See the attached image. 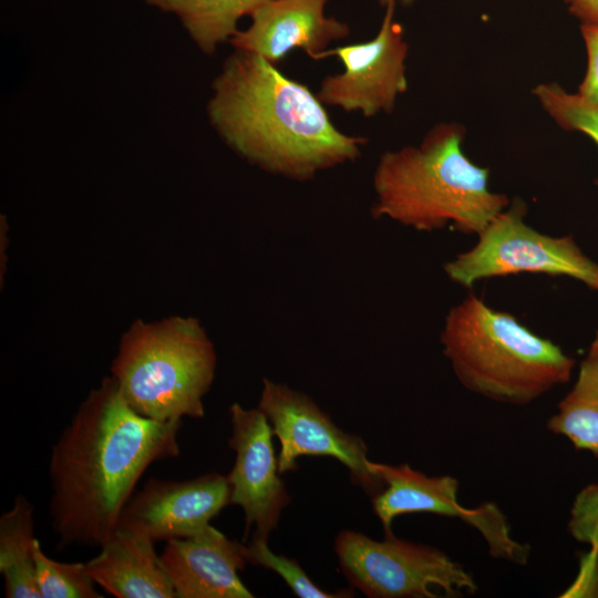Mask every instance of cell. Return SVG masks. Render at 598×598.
Segmentation results:
<instances>
[{"instance_id":"cell-2","label":"cell","mask_w":598,"mask_h":598,"mask_svg":"<svg viewBox=\"0 0 598 598\" xmlns=\"http://www.w3.org/2000/svg\"><path fill=\"white\" fill-rule=\"evenodd\" d=\"M208 116L224 141L261 169L295 181L352 162L367 143L341 132L308 86L241 50L213 83Z\"/></svg>"},{"instance_id":"cell-4","label":"cell","mask_w":598,"mask_h":598,"mask_svg":"<svg viewBox=\"0 0 598 598\" xmlns=\"http://www.w3.org/2000/svg\"><path fill=\"white\" fill-rule=\"evenodd\" d=\"M441 344L463 386L506 404L535 401L568 382L575 367L560 347L474 295L448 310Z\"/></svg>"},{"instance_id":"cell-27","label":"cell","mask_w":598,"mask_h":598,"mask_svg":"<svg viewBox=\"0 0 598 598\" xmlns=\"http://www.w3.org/2000/svg\"><path fill=\"white\" fill-rule=\"evenodd\" d=\"M589 354L598 355V331L596 333V337L594 341L591 342V346L589 348Z\"/></svg>"},{"instance_id":"cell-12","label":"cell","mask_w":598,"mask_h":598,"mask_svg":"<svg viewBox=\"0 0 598 598\" xmlns=\"http://www.w3.org/2000/svg\"><path fill=\"white\" fill-rule=\"evenodd\" d=\"M230 502L227 476L208 473L186 481L152 477L131 497L117 527L154 543L193 536Z\"/></svg>"},{"instance_id":"cell-26","label":"cell","mask_w":598,"mask_h":598,"mask_svg":"<svg viewBox=\"0 0 598 598\" xmlns=\"http://www.w3.org/2000/svg\"><path fill=\"white\" fill-rule=\"evenodd\" d=\"M415 1L416 0H379V3L383 7H385L390 2H393L396 6L409 7L413 4Z\"/></svg>"},{"instance_id":"cell-15","label":"cell","mask_w":598,"mask_h":598,"mask_svg":"<svg viewBox=\"0 0 598 598\" xmlns=\"http://www.w3.org/2000/svg\"><path fill=\"white\" fill-rule=\"evenodd\" d=\"M154 544L140 533L117 527L101 551L84 563L85 570L117 598H176Z\"/></svg>"},{"instance_id":"cell-6","label":"cell","mask_w":598,"mask_h":598,"mask_svg":"<svg viewBox=\"0 0 598 598\" xmlns=\"http://www.w3.org/2000/svg\"><path fill=\"white\" fill-rule=\"evenodd\" d=\"M341 570L370 598H435L431 587L448 597L474 594L471 574L442 550L384 533L377 540L360 532L341 530L334 539Z\"/></svg>"},{"instance_id":"cell-7","label":"cell","mask_w":598,"mask_h":598,"mask_svg":"<svg viewBox=\"0 0 598 598\" xmlns=\"http://www.w3.org/2000/svg\"><path fill=\"white\" fill-rule=\"evenodd\" d=\"M526 206L516 200L477 235V243L444 265L447 277L465 288L475 282L517 274L577 279L598 291V264L573 237L545 235L528 226Z\"/></svg>"},{"instance_id":"cell-21","label":"cell","mask_w":598,"mask_h":598,"mask_svg":"<svg viewBox=\"0 0 598 598\" xmlns=\"http://www.w3.org/2000/svg\"><path fill=\"white\" fill-rule=\"evenodd\" d=\"M247 563L274 570L290 589L300 598H337L350 597V590L328 592L320 589L301 568L296 559L275 554L268 546V538L252 535L250 543L245 546Z\"/></svg>"},{"instance_id":"cell-9","label":"cell","mask_w":598,"mask_h":598,"mask_svg":"<svg viewBox=\"0 0 598 598\" xmlns=\"http://www.w3.org/2000/svg\"><path fill=\"white\" fill-rule=\"evenodd\" d=\"M370 471L384 484L372 496V508L384 533H392L395 517L429 513L462 519L484 538L492 557L516 560L524 544L514 539L505 514L495 503L466 508L457 501L458 481L450 475L427 476L408 464L389 465L369 462Z\"/></svg>"},{"instance_id":"cell-25","label":"cell","mask_w":598,"mask_h":598,"mask_svg":"<svg viewBox=\"0 0 598 598\" xmlns=\"http://www.w3.org/2000/svg\"><path fill=\"white\" fill-rule=\"evenodd\" d=\"M569 13L581 23H598V0H565Z\"/></svg>"},{"instance_id":"cell-8","label":"cell","mask_w":598,"mask_h":598,"mask_svg":"<svg viewBox=\"0 0 598 598\" xmlns=\"http://www.w3.org/2000/svg\"><path fill=\"white\" fill-rule=\"evenodd\" d=\"M257 408L280 443V474L296 471L300 456H330L343 464L352 483L371 497L383 489V482L369 468L368 446L362 437L341 430L309 395L264 379Z\"/></svg>"},{"instance_id":"cell-10","label":"cell","mask_w":598,"mask_h":598,"mask_svg":"<svg viewBox=\"0 0 598 598\" xmlns=\"http://www.w3.org/2000/svg\"><path fill=\"white\" fill-rule=\"evenodd\" d=\"M396 4L385 6L378 34L367 41L328 49L320 59L337 56L343 71L328 75L317 93L327 105L370 117L391 112L398 96L408 89L405 60L408 43L402 25L394 20Z\"/></svg>"},{"instance_id":"cell-22","label":"cell","mask_w":598,"mask_h":598,"mask_svg":"<svg viewBox=\"0 0 598 598\" xmlns=\"http://www.w3.org/2000/svg\"><path fill=\"white\" fill-rule=\"evenodd\" d=\"M568 532L577 542L598 549V484L588 485L576 495Z\"/></svg>"},{"instance_id":"cell-17","label":"cell","mask_w":598,"mask_h":598,"mask_svg":"<svg viewBox=\"0 0 598 598\" xmlns=\"http://www.w3.org/2000/svg\"><path fill=\"white\" fill-rule=\"evenodd\" d=\"M176 14L197 47L207 54L239 31L240 18L251 16L270 0H143Z\"/></svg>"},{"instance_id":"cell-3","label":"cell","mask_w":598,"mask_h":598,"mask_svg":"<svg viewBox=\"0 0 598 598\" xmlns=\"http://www.w3.org/2000/svg\"><path fill=\"white\" fill-rule=\"evenodd\" d=\"M457 123L433 127L417 146L384 153L375 167L372 215L419 231L451 225L481 234L509 206L506 195L488 187L489 172L463 152Z\"/></svg>"},{"instance_id":"cell-16","label":"cell","mask_w":598,"mask_h":598,"mask_svg":"<svg viewBox=\"0 0 598 598\" xmlns=\"http://www.w3.org/2000/svg\"><path fill=\"white\" fill-rule=\"evenodd\" d=\"M34 506L23 495L0 517V573L7 598H41L34 563Z\"/></svg>"},{"instance_id":"cell-19","label":"cell","mask_w":598,"mask_h":598,"mask_svg":"<svg viewBox=\"0 0 598 598\" xmlns=\"http://www.w3.org/2000/svg\"><path fill=\"white\" fill-rule=\"evenodd\" d=\"M34 563L41 598H102L84 563H61L48 557L35 540Z\"/></svg>"},{"instance_id":"cell-11","label":"cell","mask_w":598,"mask_h":598,"mask_svg":"<svg viewBox=\"0 0 598 598\" xmlns=\"http://www.w3.org/2000/svg\"><path fill=\"white\" fill-rule=\"evenodd\" d=\"M229 411L231 435L228 444L236 454L227 475L229 504L240 506L244 512V537L254 527V535L268 538L277 528L281 512L290 503L280 477L272 443L274 431L258 408L245 409L234 403Z\"/></svg>"},{"instance_id":"cell-24","label":"cell","mask_w":598,"mask_h":598,"mask_svg":"<svg viewBox=\"0 0 598 598\" xmlns=\"http://www.w3.org/2000/svg\"><path fill=\"white\" fill-rule=\"evenodd\" d=\"M564 594L563 597L598 596V549L590 548L581 558L578 578Z\"/></svg>"},{"instance_id":"cell-5","label":"cell","mask_w":598,"mask_h":598,"mask_svg":"<svg viewBox=\"0 0 598 598\" xmlns=\"http://www.w3.org/2000/svg\"><path fill=\"white\" fill-rule=\"evenodd\" d=\"M216 364L214 344L200 323L175 317L133 326L122 338L111 378L125 402L145 417L199 419Z\"/></svg>"},{"instance_id":"cell-1","label":"cell","mask_w":598,"mask_h":598,"mask_svg":"<svg viewBox=\"0 0 598 598\" xmlns=\"http://www.w3.org/2000/svg\"><path fill=\"white\" fill-rule=\"evenodd\" d=\"M181 425L135 412L112 378L92 390L49 460V511L60 545L107 542L147 467L178 456Z\"/></svg>"},{"instance_id":"cell-23","label":"cell","mask_w":598,"mask_h":598,"mask_svg":"<svg viewBox=\"0 0 598 598\" xmlns=\"http://www.w3.org/2000/svg\"><path fill=\"white\" fill-rule=\"evenodd\" d=\"M580 32L587 51V70L577 94L598 110V23H581Z\"/></svg>"},{"instance_id":"cell-13","label":"cell","mask_w":598,"mask_h":598,"mask_svg":"<svg viewBox=\"0 0 598 598\" xmlns=\"http://www.w3.org/2000/svg\"><path fill=\"white\" fill-rule=\"evenodd\" d=\"M328 0H270L251 16L250 25L230 43L236 50L275 64L295 49L318 60L332 41L349 35L347 23L324 13Z\"/></svg>"},{"instance_id":"cell-20","label":"cell","mask_w":598,"mask_h":598,"mask_svg":"<svg viewBox=\"0 0 598 598\" xmlns=\"http://www.w3.org/2000/svg\"><path fill=\"white\" fill-rule=\"evenodd\" d=\"M533 93L561 128L584 133L598 146L597 109L585 102L577 93H569L556 83L539 84Z\"/></svg>"},{"instance_id":"cell-14","label":"cell","mask_w":598,"mask_h":598,"mask_svg":"<svg viewBox=\"0 0 598 598\" xmlns=\"http://www.w3.org/2000/svg\"><path fill=\"white\" fill-rule=\"evenodd\" d=\"M159 554L176 598H252L238 571L247 564L245 545L208 525L165 542Z\"/></svg>"},{"instance_id":"cell-18","label":"cell","mask_w":598,"mask_h":598,"mask_svg":"<svg viewBox=\"0 0 598 598\" xmlns=\"http://www.w3.org/2000/svg\"><path fill=\"white\" fill-rule=\"evenodd\" d=\"M547 429L565 436L575 448L598 456V355L581 361L573 389L547 421Z\"/></svg>"}]
</instances>
